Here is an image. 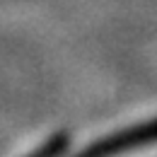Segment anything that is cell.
I'll list each match as a JSON object with an SVG mask.
<instances>
[{
    "label": "cell",
    "instance_id": "obj_1",
    "mask_svg": "<svg viewBox=\"0 0 157 157\" xmlns=\"http://www.w3.org/2000/svg\"><path fill=\"white\" fill-rule=\"evenodd\" d=\"M155 143H157V118L116 131L111 136L87 145L75 157H121L123 152H131V150L145 147V145H155Z\"/></svg>",
    "mask_w": 157,
    "mask_h": 157
},
{
    "label": "cell",
    "instance_id": "obj_2",
    "mask_svg": "<svg viewBox=\"0 0 157 157\" xmlns=\"http://www.w3.org/2000/svg\"><path fill=\"white\" fill-rule=\"evenodd\" d=\"M65 143H68L65 136H58V138H53V140H48V143H44L39 150L29 157H58L63 152V147H65Z\"/></svg>",
    "mask_w": 157,
    "mask_h": 157
}]
</instances>
